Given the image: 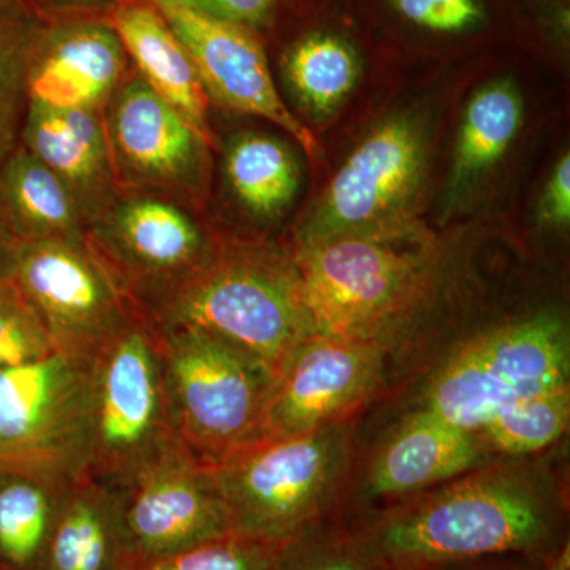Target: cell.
I'll return each mask as SVG.
<instances>
[{
  "label": "cell",
  "mask_w": 570,
  "mask_h": 570,
  "mask_svg": "<svg viewBox=\"0 0 570 570\" xmlns=\"http://www.w3.org/2000/svg\"><path fill=\"white\" fill-rule=\"evenodd\" d=\"M423 232L396 238L344 236L294 255L314 335L382 337L417 298L428 272Z\"/></svg>",
  "instance_id": "5"
},
{
  "label": "cell",
  "mask_w": 570,
  "mask_h": 570,
  "mask_svg": "<svg viewBox=\"0 0 570 570\" xmlns=\"http://www.w3.org/2000/svg\"><path fill=\"white\" fill-rule=\"evenodd\" d=\"M570 337L551 311L479 333L439 366L423 406L478 434L502 409L569 385Z\"/></svg>",
  "instance_id": "6"
},
{
  "label": "cell",
  "mask_w": 570,
  "mask_h": 570,
  "mask_svg": "<svg viewBox=\"0 0 570 570\" xmlns=\"http://www.w3.org/2000/svg\"><path fill=\"white\" fill-rule=\"evenodd\" d=\"M366 549L346 539L324 535L316 527L287 540L275 551L273 570H370Z\"/></svg>",
  "instance_id": "29"
},
{
  "label": "cell",
  "mask_w": 570,
  "mask_h": 570,
  "mask_svg": "<svg viewBox=\"0 0 570 570\" xmlns=\"http://www.w3.org/2000/svg\"><path fill=\"white\" fill-rule=\"evenodd\" d=\"M43 322L13 283L0 298V371L55 354Z\"/></svg>",
  "instance_id": "27"
},
{
  "label": "cell",
  "mask_w": 570,
  "mask_h": 570,
  "mask_svg": "<svg viewBox=\"0 0 570 570\" xmlns=\"http://www.w3.org/2000/svg\"><path fill=\"white\" fill-rule=\"evenodd\" d=\"M482 463L475 434L426 409L404 420L377 453L367 487L374 497H401L450 482Z\"/></svg>",
  "instance_id": "19"
},
{
  "label": "cell",
  "mask_w": 570,
  "mask_h": 570,
  "mask_svg": "<svg viewBox=\"0 0 570 570\" xmlns=\"http://www.w3.org/2000/svg\"><path fill=\"white\" fill-rule=\"evenodd\" d=\"M540 217L547 224L564 227L570 220V156L564 154L554 167L540 202Z\"/></svg>",
  "instance_id": "32"
},
{
  "label": "cell",
  "mask_w": 570,
  "mask_h": 570,
  "mask_svg": "<svg viewBox=\"0 0 570 570\" xmlns=\"http://www.w3.org/2000/svg\"><path fill=\"white\" fill-rule=\"evenodd\" d=\"M284 73L307 110L318 116L332 115L354 91L360 78V59L343 37L314 32L287 51Z\"/></svg>",
  "instance_id": "25"
},
{
  "label": "cell",
  "mask_w": 570,
  "mask_h": 570,
  "mask_svg": "<svg viewBox=\"0 0 570 570\" xmlns=\"http://www.w3.org/2000/svg\"><path fill=\"white\" fill-rule=\"evenodd\" d=\"M163 14L200 73L206 92L230 110L258 116L291 135L311 157L321 156L316 137L285 107L264 47L249 29L214 18L190 0H148Z\"/></svg>",
  "instance_id": "14"
},
{
  "label": "cell",
  "mask_w": 570,
  "mask_h": 570,
  "mask_svg": "<svg viewBox=\"0 0 570 570\" xmlns=\"http://www.w3.org/2000/svg\"><path fill=\"white\" fill-rule=\"evenodd\" d=\"M176 434L206 464L261 438L276 376L254 356L202 330L154 328Z\"/></svg>",
  "instance_id": "4"
},
{
  "label": "cell",
  "mask_w": 570,
  "mask_h": 570,
  "mask_svg": "<svg viewBox=\"0 0 570 570\" xmlns=\"http://www.w3.org/2000/svg\"><path fill=\"white\" fill-rule=\"evenodd\" d=\"M124 491V520L138 570L230 534L208 464L181 439Z\"/></svg>",
  "instance_id": "12"
},
{
  "label": "cell",
  "mask_w": 570,
  "mask_h": 570,
  "mask_svg": "<svg viewBox=\"0 0 570 570\" xmlns=\"http://www.w3.org/2000/svg\"><path fill=\"white\" fill-rule=\"evenodd\" d=\"M88 243L129 296L190 272L217 246L178 202L127 190L89 227Z\"/></svg>",
  "instance_id": "15"
},
{
  "label": "cell",
  "mask_w": 570,
  "mask_h": 570,
  "mask_svg": "<svg viewBox=\"0 0 570 570\" xmlns=\"http://www.w3.org/2000/svg\"><path fill=\"white\" fill-rule=\"evenodd\" d=\"M13 281L62 354L92 358L137 314L89 243L21 242Z\"/></svg>",
  "instance_id": "10"
},
{
  "label": "cell",
  "mask_w": 570,
  "mask_h": 570,
  "mask_svg": "<svg viewBox=\"0 0 570 570\" xmlns=\"http://www.w3.org/2000/svg\"><path fill=\"white\" fill-rule=\"evenodd\" d=\"M397 14L426 31L463 33L485 21L480 0H387Z\"/></svg>",
  "instance_id": "31"
},
{
  "label": "cell",
  "mask_w": 570,
  "mask_h": 570,
  "mask_svg": "<svg viewBox=\"0 0 570 570\" xmlns=\"http://www.w3.org/2000/svg\"><path fill=\"white\" fill-rule=\"evenodd\" d=\"M69 487L0 472V570H40Z\"/></svg>",
  "instance_id": "24"
},
{
  "label": "cell",
  "mask_w": 570,
  "mask_h": 570,
  "mask_svg": "<svg viewBox=\"0 0 570 570\" xmlns=\"http://www.w3.org/2000/svg\"><path fill=\"white\" fill-rule=\"evenodd\" d=\"M550 570H570L569 543H566V547H562L560 554L554 558L553 566H551Z\"/></svg>",
  "instance_id": "35"
},
{
  "label": "cell",
  "mask_w": 570,
  "mask_h": 570,
  "mask_svg": "<svg viewBox=\"0 0 570 570\" xmlns=\"http://www.w3.org/2000/svg\"><path fill=\"white\" fill-rule=\"evenodd\" d=\"M126 77L127 55L111 26H77L32 56L29 100L55 108L104 111Z\"/></svg>",
  "instance_id": "17"
},
{
  "label": "cell",
  "mask_w": 570,
  "mask_h": 570,
  "mask_svg": "<svg viewBox=\"0 0 570 570\" xmlns=\"http://www.w3.org/2000/svg\"><path fill=\"white\" fill-rule=\"evenodd\" d=\"M523 122V99L510 80L487 82L464 110L448 187L449 206L508 153Z\"/></svg>",
  "instance_id": "22"
},
{
  "label": "cell",
  "mask_w": 570,
  "mask_h": 570,
  "mask_svg": "<svg viewBox=\"0 0 570 570\" xmlns=\"http://www.w3.org/2000/svg\"><path fill=\"white\" fill-rule=\"evenodd\" d=\"M0 208L20 243H88L89 224L80 205L21 142L0 164Z\"/></svg>",
  "instance_id": "21"
},
{
  "label": "cell",
  "mask_w": 570,
  "mask_h": 570,
  "mask_svg": "<svg viewBox=\"0 0 570 570\" xmlns=\"http://www.w3.org/2000/svg\"><path fill=\"white\" fill-rule=\"evenodd\" d=\"M94 356L55 354L0 371V472L71 485L91 464Z\"/></svg>",
  "instance_id": "7"
},
{
  "label": "cell",
  "mask_w": 570,
  "mask_h": 570,
  "mask_svg": "<svg viewBox=\"0 0 570 570\" xmlns=\"http://www.w3.org/2000/svg\"><path fill=\"white\" fill-rule=\"evenodd\" d=\"M112 168L122 193L198 197L209 146L138 75L126 77L104 108Z\"/></svg>",
  "instance_id": "11"
},
{
  "label": "cell",
  "mask_w": 570,
  "mask_h": 570,
  "mask_svg": "<svg viewBox=\"0 0 570 570\" xmlns=\"http://www.w3.org/2000/svg\"><path fill=\"white\" fill-rule=\"evenodd\" d=\"M347 453V426L335 423L298 436L257 441L208 464L232 532L277 549L316 527Z\"/></svg>",
  "instance_id": "3"
},
{
  "label": "cell",
  "mask_w": 570,
  "mask_h": 570,
  "mask_svg": "<svg viewBox=\"0 0 570 570\" xmlns=\"http://www.w3.org/2000/svg\"><path fill=\"white\" fill-rule=\"evenodd\" d=\"M66 2H89V0H66Z\"/></svg>",
  "instance_id": "37"
},
{
  "label": "cell",
  "mask_w": 570,
  "mask_h": 570,
  "mask_svg": "<svg viewBox=\"0 0 570 570\" xmlns=\"http://www.w3.org/2000/svg\"><path fill=\"white\" fill-rule=\"evenodd\" d=\"M40 570H138L122 489L89 475L70 485Z\"/></svg>",
  "instance_id": "20"
},
{
  "label": "cell",
  "mask_w": 570,
  "mask_h": 570,
  "mask_svg": "<svg viewBox=\"0 0 570 570\" xmlns=\"http://www.w3.org/2000/svg\"><path fill=\"white\" fill-rule=\"evenodd\" d=\"M20 142L66 184L89 227L121 195L104 111L55 108L29 100Z\"/></svg>",
  "instance_id": "16"
},
{
  "label": "cell",
  "mask_w": 570,
  "mask_h": 570,
  "mask_svg": "<svg viewBox=\"0 0 570 570\" xmlns=\"http://www.w3.org/2000/svg\"><path fill=\"white\" fill-rule=\"evenodd\" d=\"M154 328L202 330L277 377L314 336L294 257L273 246L220 245L190 272L130 295Z\"/></svg>",
  "instance_id": "1"
},
{
  "label": "cell",
  "mask_w": 570,
  "mask_h": 570,
  "mask_svg": "<svg viewBox=\"0 0 570 570\" xmlns=\"http://www.w3.org/2000/svg\"><path fill=\"white\" fill-rule=\"evenodd\" d=\"M384 355L382 337H307L277 374L258 441L341 423L376 389Z\"/></svg>",
  "instance_id": "13"
},
{
  "label": "cell",
  "mask_w": 570,
  "mask_h": 570,
  "mask_svg": "<svg viewBox=\"0 0 570 570\" xmlns=\"http://www.w3.org/2000/svg\"><path fill=\"white\" fill-rule=\"evenodd\" d=\"M569 419L570 389L564 385L510 404L478 434L505 455H530L557 442L568 430Z\"/></svg>",
  "instance_id": "26"
},
{
  "label": "cell",
  "mask_w": 570,
  "mask_h": 570,
  "mask_svg": "<svg viewBox=\"0 0 570 570\" xmlns=\"http://www.w3.org/2000/svg\"><path fill=\"white\" fill-rule=\"evenodd\" d=\"M11 283H13V279L0 281V298H2L3 294H6L7 288L10 287Z\"/></svg>",
  "instance_id": "36"
},
{
  "label": "cell",
  "mask_w": 570,
  "mask_h": 570,
  "mask_svg": "<svg viewBox=\"0 0 570 570\" xmlns=\"http://www.w3.org/2000/svg\"><path fill=\"white\" fill-rule=\"evenodd\" d=\"M224 170L238 204L265 220L279 217L292 205L302 179L291 146L257 132L236 135L225 153Z\"/></svg>",
  "instance_id": "23"
},
{
  "label": "cell",
  "mask_w": 570,
  "mask_h": 570,
  "mask_svg": "<svg viewBox=\"0 0 570 570\" xmlns=\"http://www.w3.org/2000/svg\"><path fill=\"white\" fill-rule=\"evenodd\" d=\"M275 551L257 540L230 532L140 570H273Z\"/></svg>",
  "instance_id": "28"
},
{
  "label": "cell",
  "mask_w": 570,
  "mask_h": 570,
  "mask_svg": "<svg viewBox=\"0 0 570 570\" xmlns=\"http://www.w3.org/2000/svg\"><path fill=\"white\" fill-rule=\"evenodd\" d=\"M197 9L234 24H261L272 13L277 0H190Z\"/></svg>",
  "instance_id": "33"
},
{
  "label": "cell",
  "mask_w": 570,
  "mask_h": 570,
  "mask_svg": "<svg viewBox=\"0 0 570 570\" xmlns=\"http://www.w3.org/2000/svg\"><path fill=\"white\" fill-rule=\"evenodd\" d=\"M29 55L0 45V164L20 145L28 111Z\"/></svg>",
  "instance_id": "30"
},
{
  "label": "cell",
  "mask_w": 570,
  "mask_h": 570,
  "mask_svg": "<svg viewBox=\"0 0 570 570\" xmlns=\"http://www.w3.org/2000/svg\"><path fill=\"white\" fill-rule=\"evenodd\" d=\"M18 245L20 242L11 232L2 208H0V281L13 279Z\"/></svg>",
  "instance_id": "34"
},
{
  "label": "cell",
  "mask_w": 570,
  "mask_h": 570,
  "mask_svg": "<svg viewBox=\"0 0 570 570\" xmlns=\"http://www.w3.org/2000/svg\"><path fill=\"white\" fill-rule=\"evenodd\" d=\"M178 439L159 344L137 309L94 356L89 478L124 490Z\"/></svg>",
  "instance_id": "8"
},
{
  "label": "cell",
  "mask_w": 570,
  "mask_h": 570,
  "mask_svg": "<svg viewBox=\"0 0 570 570\" xmlns=\"http://www.w3.org/2000/svg\"><path fill=\"white\" fill-rule=\"evenodd\" d=\"M110 26L132 59L138 77L213 145L208 122L209 96L189 52L153 3L122 2Z\"/></svg>",
  "instance_id": "18"
},
{
  "label": "cell",
  "mask_w": 570,
  "mask_h": 570,
  "mask_svg": "<svg viewBox=\"0 0 570 570\" xmlns=\"http://www.w3.org/2000/svg\"><path fill=\"white\" fill-rule=\"evenodd\" d=\"M551 532V504L517 469L456 479L379 524L365 547L396 570L538 549Z\"/></svg>",
  "instance_id": "2"
},
{
  "label": "cell",
  "mask_w": 570,
  "mask_h": 570,
  "mask_svg": "<svg viewBox=\"0 0 570 570\" xmlns=\"http://www.w3.org/2000/svg\"><path fill=\"white\" fill-rule=\"evenodd\" d=\"M428 134L417 116L396 115L360 141L299 230L298 247L344 236L419 234L415 206L425 184Z\"/></svg>",
  "instance_id": "9"
},
{
  "label": "cell",
  "mask_w": 570,
  "mask_h": 570,
  "mask_svg": "<svg viewBox=\"0 0 570 570\" xmlns=\"http://www.w3.org/2000/svg\"><path fill=\"white\" fill-rule=\"evenodd\" d=\"M521 570H524V569H521Z\"/></svg>",
  "instance_id": "38"
}]
</instances>
